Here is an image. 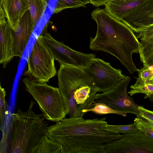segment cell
<instances>
[{"label":"cell","mask_w":153,"mask_h":153,"mask_svg":"<svg viewBox=\"0 0 153 153\" xmlns=\"http://www.w3.org/2000/svg\"><path fill=\"white\" fill-rule=\"evenodd\" d=\"M107 124L105 118L65 117L48 126L45 134L59 142L66 153H103L105 144L123 136L107 130Z\"/></svg>","instance_id":"obj_1"},{"label":"cell","mask_w":153,"mask_h":153,"mask_svg":"<svg viewBox=\"0 0 153 153\" xmlns=\"http://www.w3.org/2000/svg\"><path fill=\"white\" fill-rule=\"evenodd\" d=\"M91 16L97 23V29L94 37H90V49L113 55L131 74L137 71L132 55L138 53L139 42L134 31L104 9L97 8L92 12Z\"/></svg>","instance_id":"obj_2"},{"label":"cell","mask_w":153,"mask_h":153,"mask_svg":"<svg viewBox=\"0 0 153 153\" xmlns=\"http://www.w3.org/2000/svg\"><path fill=\"white\" fill-rule=\"evenodd\" d=\"M35 105L31 100L27 111L19 109L11 114L7 131H3L0 153H36L45 132L48 124L42 114L33 110Z\"/></svg>","instance_id":"obj_3"},{"label":"cell","mask_w":153,"mask_h":153,"mask_svg":"<svg viewBox=\"0 0 153 153\" xmlns=\"http://www.w3.org/2000/svg\"><path fill=\"white\" fill-rule=\"evenodd\" d=\"M59 88L70 117H83L93 103L98 89L89 81L82 68L60 64Z\"/></svg>","instance_id":"obj_4"},{"label":"cell","mask_w":153,"mask_h":153,"mask_svg":"<svg viewBox=\"0 0 153 153\" xmlns=\"http://www.w3.org/2000/svg\"><path fill=\"white\" fill-rule=\"evenodd\" d=\"M22 81L25 90L37 102L45 119L57 123L65 117L67 112L59 88L27 77Z\"/></svg>","instance_id":"obj_5"},{"label":"cell","mask_w":153,"mask_h":153,"mask_svg":"<svg viewBox=\"0 0 153 153\" xmlns=\"http://www.w3.org/2000/svg\"><path fill=\"white\" fill-rule=\"evenodd\" d=\"M54 60L46 46L38 37L27 59V69L24 75L36 82H48L56 74Z\"/></svg>","instance_id":"obj_6"},{"label":"cell","mask_w":153,"mask_h":153,"mask_svg":"<svg viewBox=\"0 0 153 153\" xmlns=\"http://www.w3.org/2000/svg\"><path fill=\"white\" fill-rule=\"evenodd\" d=\"M82 69L90 82L99 92L110 90L126 76L121 70L114 68L109 62L98 58H94Z\"/></svg>","instance_id":"obj_7"},{"label":"cell","mask_w":153,"mask_h":153,"mask_svg":"<svg viewBox=\"0 0 153 153\" xmlns=\"http://www.w3.org/2000/svg\"><path fill=\"white\" fill-rule=\"evenodd\" d=\"M38 37L46 46L55 60L60 64L83 68L96 57L94 54H87L75 51L62 42L54 39L48 33Z\"/></svg>","instance_id":"obj_8"},{"label":"cell","mask_w":153,"mask_h":153,"mask_svg":"<svg viewBox=\"0 0 153 153\" xmlns=\"http://www.w3.org/2000/svg\"><path fill=\"white\" fill-rule=\"evenodd\" d=\"M131 80L128 76L115 86L101 94H97L94 99L93 103L105 104L113 109L126 113L139 116L138 106L127 93V88Z\"/></svg>","instance_id":"obj_9"},{"label":"cell","mask_w":153,"mask_h":153,"mask_svg":"<svg viewBox=\"0 0 153 153\" xmlns=\"http://www.w3.org/2000/svg\"><path fill=\"white\" fill-rule=\"evenodd\" d=\"M103 153H153V140L138 130L104 145Z\"/></svg>","instance_id":"obj_10"},{"label":"cell","mask_w":153,"mask_h":153,"mask_svg":"<svg viewBox=\"0 0 153 153\" xmlns=\"http://www.w3.org/2000/svg\"><path fill=\"white\" fill-rule=\"evenodd\" d=\"M35 25L28 10L25 13L14 29L12 30L15 56L22 57Z\"/></svg>","instance_id":"obj_11"},{"label":"cell","mask_w":153,"mask_h":153,"mask_svg":"<svg viewBox=\"0 0 153 153\" xmlns=\"http://www.w3.org/2000/svg\"><path fill=\"white\" fill-rule=\"evenodd\" d=\"M153 12V0H146L137 10L123 19V22L134 32L141 33L153 25L149 17Z\"/></svg>","instance_id":"obj_12"},{"label":"cell","mask_w":153,"mask_h":153,"mask_svg":"<svg viewBox=\"0 0 153 153\" xmlns=\"http://www.w3.org/2000/svg\"><path fill=\"white\" fill-rule=\"evenodd\" d=\"M12 29L5 18L0 19V63L4 68L15 56Z\"/></svg>","instance_id":"obj_13"},{"label":"cell","mask_w":153,"mask_h":153,"mask_svg":"<svg viewBox=\"0 0 153 153\" xmlns=\"http://www.w3.org/2000/svg\"><path fill=\"white\" fill-rule=\"evenodd\" d=\"M146 0H109L104 9L110 15L120 21L137 10Z\"/></svg>","instance_id":"obj_14"},{"label":"cell","mask_w":153,"mask_h":153,"mask_svg":"<svg viewBox=\"0 0 153 153\" xmlns=\"http://www.w3.org/2000/svg\"><path fill=\"white\" fill-rule=\"evenodd\" d=\"M7 21L12 29H15L28 9V0H4L1 4Z\"/></svg>","instance_id":"obj_15"},{"label":"cell","mask_w":153,"mask_h":153,"mask_svg":"<svg viewBox=\"0 0 153 153\" xmlns=\"http://www.w3.org/2000/svg\"><path fill=\"white\" fill-rule=\"evenodd\" d=\"M138 53L143 67H153V36L141 38Z\"/></svg>","instance_id":"obj_16"},{"label":"cell","mask_w":153,"mask_h":153,"mask_svg":"<svg viewBox=\"0 0 153 153\" xmlns=\"http://www.w3.org/2000/svg\"><path fill=\"white\" fill-rule=\"evenodd\" d=\"M136 81L135 84L130 86L128 93L131 96L138 93L146 94L144 98H147L153 94V78L144 79L138 77L135 78Z\"/></svg>","instance_id":"obj_17"},{"label":"cell","mask_w":153,"mask_h":153,"mask_svg":"<svg viewBox=\"0 0 153 153\" xmlns=\"http://www.w3.org/2000/svg\"><path fill=\"white\" fill-rule=\"evenodd\" d=\"M36 153H66L62 145L58 141L45 136Z\"/></svg>","instance_id":"obj_18"},{"label":"cell","mask_w":153,"mask_h":153,"mask_svg":"<svg viewBox=\"0 0 153 153\" xmlns=\"http://www.w3.org/2000/svg\"><path fill=\"white\" fill-rule=\"evenodd\" d=\"M47 0H28V10L34 25L43 15L48 5Z\"/></svg>","instance_id":"obj_19"},{"label":"cell","mask_w":153,"mask_h":153,"mask_svg":"<svg viewBox=\"0 0 153 153\" xmlns=\"http://www.w3.org/2000/svg\"><path fill=\"white\" fill-rule=\"evenodd\" d=\"M88 3V0H57L53 13H57L68 8L86 7Z\"/></svg>","instance_id":"obj_20"},{"label":"cell","mask_w":153,"mask_h":153,"mask_svg":"<svg viewBox=\"0 0 153 153\" xmlns=\"http://www.w3.org/2000/svg\"><path fill=\"white\" fill-rule=\"evenodd\" d=\"M91 111L96 114H114L125 117L126 113L115 110L107 105L101 103H94L91 105L90 108L87 110V113Z\"/></svg>","instance_id":"obj_21"},{"label":"cell","mask_w":153,"mask_h":153,"mask_svg":"<svg viewBox=\"0 0 153 153\" xmlns=\"http://www.w3.org/2000/svg\"><path fill=\"white\" fill-rule=\"evenodd\" d=\"M106 128L107 130L117 133L124 134L130 133L137 131L138 130L135 123L126 125H115L107 124Z\"/></svg>","instance_id":"obj_22"},{"label":"cell","mask_w":153,"mask_h":153,"mask_svg":"<svg viewBox=\"0 0 153 153\" xmlns=\"http://www.w3.org/2000/svg\"><path fill=\"white\" fill-rule=\"evenodd\" d=\"M134 120L138 130L142 132L147 137L153 140V129L138 116Z\"/></svg>","instance_id":"obj_23"},{"label":"cell","mask_w":153,"mask_h":153,"mask_svg":"<svg viewBox=\"0 0 153 153\" xmlns=\"http://www.w3.org/2000/svg\"><path fill=\"white\" fill-rule=\"evenodd\" d=\"M6 92L4 88L2 87L1 83L0 85V129L2 126L6 111V105L5 99Z\"/></svg>","instance_id":"obj_24"},{"label":"cell","mask_w":153,"mask_h":153,"mask_svg":"<svg viewBox=\"0 0 153 153\" xmlns=\"http://www.w3.org/2000/svg\"><path fill=\"white\" fill-rule=\"evenodd\" d=\"M138 76L144 79L153 78V67H143L140 69H138Z\"/></svg>","instance_id":"obj_25"},{"label":"cell","mask_w":153,"mask_h":153,"mask_svg":"<svg viewBox=\"0 0 153 153\" xmlns=\"http://www.w3.org/2000/svg\"><path fill=\"white\" fill-rule=\"evenodd\" d=\"M139 116L153 121V111L146 109L142 106H138Z\"/></svg>","instance_id":"obj_26"},{"label":"cell","mask_w":153,"mask_h":153,"mask_svg":"<svg viewBox=\"0 0 153 153\" xmlns=\"http://www.w3.org/2000/svg\"><path fill=\"white\" fill-rule=\"evenodd\" d=\"M109 0H88L89 3L96 7L104 5Z\"/></svg>","instance_id":"obj_27"},{"label":"cell","mask_w":153,"mask_h":153,"mask_svg":"<svg viewBox=\"0 0 153 153\" xmlns=\"http://www.w3.org/2000/svg\"><path fill=\"white\" fill-rule=\"evenodd\" d=\"M138 116L142 119L144 120L145 123H146L147 124L149 125L153 129V121H152L146 118L142 117H140L139 116Z\"/></svg>","instance_id":"obj_28"},{"label":"cell","mask_w":153,"mask_h":153,"mask_svg":"<svg viewBox=\"0 0 153 153\" xmlns=\"http://www.w3.org/2000/svg\"><path fill=\"white\" fill-rule=\"evenodd\" d=\"M148 98L149 99V100L152 102H153V94L149 96Z\"/></svg>","instance_id":"obj_29"},{"label":"cell","mask_w":153,"mask_h":153,"mask_svg":"<svg viewBox=\"0 0 153 153\" xmlns=\"http://www.w3.org/2000/svg\"><path fill=\"white\" fill-rule=\"evenodd\" d=\"M149 17L153 19V13H152V14L150 15L149 16ZM151 26H153V25Z\"/></svg>","instance_id":"obj_30"},{"label":"cell","mask_w":153,"mask_h":153,"mask_svg":"<svg viewBox=\"0 0 153 153\" xmlns=\"http://www.w3.org/2000/svg\"><path fill=\"white\" fill-rule=\"evenodd\" d=\"M4 0H0V6H1V4H2V3L3 1Z\"/></svg>","instance_id":"obj_31"},{"label":"cell","mask_w":153,"mask_h":153,"mask_svg":"<svg viewBox=\"0 0 153 153\" xmlns=\"http://www.w3.org/2000/svg\"><path fill=\"white\" fill-rule=\"evenodd\" d=\"M152 13H153V12Z\"/></svg>","instance_id":"obj_32"}]
</instances>
